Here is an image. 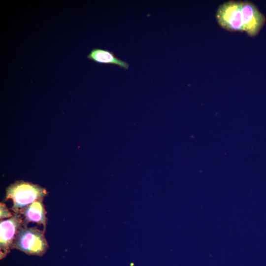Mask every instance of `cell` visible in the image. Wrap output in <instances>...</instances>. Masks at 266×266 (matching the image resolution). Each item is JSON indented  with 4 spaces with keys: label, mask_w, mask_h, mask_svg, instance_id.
<instances>
[{
    "label": "cell",
    "mask_w": 266,
    "mask_h": 266,
    "mask_svg": "<svg viewBox=\"0 0 266 266\" xmlns=\"http://www.w3.org/2000/svg\"><path fill=\"white\" fill-rule=\"evenodd\" d=\"M23 226V217L19 213H14L8 219L0 222V259L4 258L14 249L16 234Z\"/></svg>",
    "instance_id": "277c9868"
},
{
    "label": "cell",
    "mask_w": 266,
    "mask_h": 266,
    "mask_svg": "<svg viewBox=\"0 0 266 266\" xmlns=\"http://www.w3.org/2000/svg\"><path fill=\"white\" fill-rule=\"evenodd\" d=\"M13 215L7 209L6 205L3 203H0V220H3V218H9L11 217Z\"/></svg>",
    "instance_id": "ba28073f"
},
{
    "label": "cell",
    "mask_w": 266,
    "mask_h": 266,
    "mask_svg": "<svg viewBox=\"0 0 266 266\" xmlns=\"http://www.w3.org/2000/svg\"><path fill=\"white\" fill-rule=\"evenodd\" d=\"M244 32L250 37L256 36L265 24L266 18L258 7L248 1H240Z\"/></svg>",
    "instance_id": "5b68a950"
},
{
    "label": "cell",
    "mask_w": 266,
    "mask_h": 266,
    "mask_svg": "<svg viewBox=\"0 0 266 266\" xmlns=\"http://www.w3.org/2000/svg\"><path fill=\"white\" fill-rule=\"evenodd\" d=\"M46 190L38 185L24 181H16L6 189L4 200H11V210L14 213H19L27 206L37 200L44 199Z\"/></svg>",
    "instance_id": "6da1fadb"
},
{
    "label": "cell",
    "mask_w": 266,
    "mask_h": 266,
    "mask_svg": "<svg viewBox=\"0 0 266 266\" xmlns=\"http://www.w3.org/2000/svg\"><path fill=\"white\" fill-rule=\"evenodd\" d=\"M216 18L219 26L230 32H244L240 1H228L220 5Z\"/></svg>",
    "instance_id": "3957f363"
},
{
    "label": "cell",
    "mask_w": 266,
    "mask_h": 266,
    "mask_svg": "<svg viewBox=\"0 0 266 266\" xmlns=\"http://www.w3.org/2000/svg\"><path fill=\"white\" fill-rule=\"evenodd\" d=\"M43 200V199L37 200L20 211V214L23 217V227H27L30 222H34L42 225L43 230H45L48 219Z\"/></svg>",
    "instance_id": "8992f818"
},
{
    "label": "cell",
    "mask_w": 266,
    "mask_h": 266,
    "mask_svg": "<svg viewBox=\"0 0 266 266\" xmlns=\"http://www.w3.org/2000/svg\"><path fill=\"white\" fill-rule=\"evenodd\" d=\"M45 230L37 227L22 226L18 231L14 243V249L29 255L41 257L49 248L45 237Z\"/></svg>",
    "instance_id": "7a4b0ae2"
},
{
    "label": "cell",
    "mask_w": 266,
    "mask_h": 266,
    "mask_svg": "<svg viewBox=\"0 0 266 266\" xmlns=\"http://www.w3.org/2000/svg\"><path fill=\"white\" fill-rule=\"evenodd\" d=\"M87 58L98 64L116 65L126 70L130 67L127 62L118 58L113 52L101 48H93Z\"/></svg>",
    "instance_id": "52a82bcc"
}]
</instances>
